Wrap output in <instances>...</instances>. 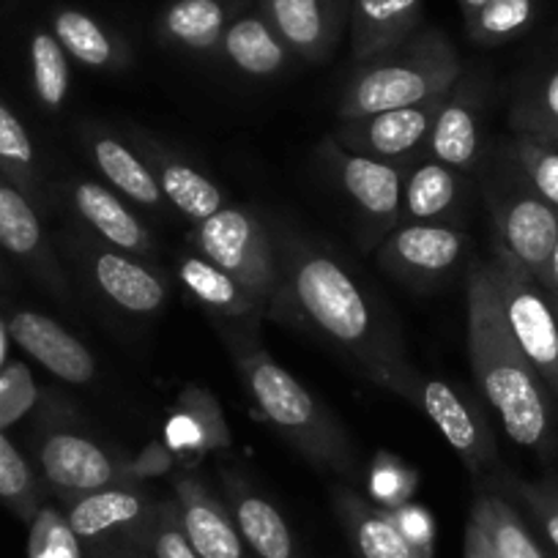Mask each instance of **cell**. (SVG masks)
Masks as SVG:
<instances>
[{
	"instance_id": "cell-1",
	"label": "cell",
	"mask_w": 558,
	"mask_h": 558,
	"mask_svg": "<svg viewBox=\"0 0 558 558\" xmlns=\"http://www.w3.org/2000/svg\"><path fill=\"white\" fill-rule=\"evenodd\" d=\"M279 263V307L304 320L324 340L340 348L373 384L418 405L422 375L413 369L400 331L362 279L326 246L299 233H274Z\"/></svg>"
},
{
	"instance_id": "cell-2",
	"label": "cell",
	"mask_w": 558,
	"mask_h": 558,
	"mask_svg": "<svg viewBox=\"0 0 558 558\" xmlns=\"http://www.w3.org/2000/svg\"><path fill=\"white\" fill-rule=\"evenodd\" d=\"M469 359L482 400L498 413L518 447L545 452L553 444L550 391L518 348L498 304L490 260H471L465 274Z\"/></svg>"
},
{
	"instance_id": "cell-3",
	"label": "cell",
	"mask_w": 558,
	"mask_h": 558,
	"mask_svg": "<svg viewBox=\"0 0 558 558\" xmlns=\"http://www.w3.org/2000/svg\"><path fill=\"white\" fill-rule=\"evenodd\" d=\"M233 364L255 402L257 413L286 438L313 469L335 474L351 485L362 476V463L340 418L288 373L260 342L250 335L228 337Z\"/></svg>"
},
{
	"instance_id": "cell-4",
	"label": "cell",
	"mask_w": 558,
	"mask_h": 558,
	"mask_svg": "<svg viewBox=\"0 0 558 558\" xmlns=\"http://www.w3.org/2000/svg\"><path fill=\"white\" fill-rule=\"evenodd\" d=\"M460 74L463 61L449 36L438 28H418L395 50L356 63L342 85L337 116L359 118L441 99Z\"/></svg>"
},
{
	"instance_id": "cell-5",
	"label": "cell",
	"mask_w": 558,
	"mask_h": 558,
	"mask_svg": "<svg viewBox=\"0 0 558 558\" xmlns=\"http://www.w3.org/2000/svg\"><path fill=\"white\" fill-rule=\"evenodd\" d=\"M190 246L217 263L252 293L263 313H271L279 293V263L271 228L244 206H225L214 217L192 225Z\"/></svg>"
},
{
	"instance_id": "cell-6",
	"label": "cell",
	"mask_w": 558,
	"mask_h": 558,
	"mask_svg": "<svg viewBox=\"0 0 558 558\" xmlns=\"http://www.w3.org/2000/svg\"><path fill=\"white\" fill-rule=\"evenodd\" d=\"M480 184L496 230V250L539 279L558 244V211L531 192L509 159L501 179L482 173Z\"/></svg>"
},
{
	"instance_id": "cell-7",
	"label": "cell",
	"mask_w": 558,
	"mask_h": 558,
	"mask_svg": "<svg viewBox=\"0 0 558 558\" xmlns=\"http://www.w3.org/2000/svg\"><path fill=\"white\" fill-rule=\"evenodd\" d=\"M490 263L509 335L514 337L547 391L558 397V315L553 293L504 252L496 250Z\"/></svg>"
},
{
	"instance_id": "cell-8",
	"label": "cell",
	"mask_w": 558,
	"mask_h": 558,
	"mask_svg": "<svg viewBox=\"0 0 558 558\" xmlns=\"http://www.w3.org/2000/svg\"><path fill=\"white\" fill-rule=\"evenodd\" d=\"M58 504L83 542L85 558H118L132 547H143L159 498L143 485H112Z\"/></svg>"
},
{
	"instance_id": "cell-9",
	"label": "cell",
	"mask_w": 558,
	"mask_h": 558,
	"mask_svg": "<svg viewBox=\"0 0 558 558\" xmlns=\"http://www.w3.org/2000/svg\"><path fill=\"white\" fill-rule=\"evenodd\" d=\"M471 235L449 225H397L375 246V260L386 274L416 291L441 286L465 263Z\"/></svg>"
},
{
	"instance_id": "cell-10",
	"label": "cell",
	"mask_w": 558,
	"mask_h": 558,
	"mask_svg": "<svg viewBox=\"0 0 558 558\" xmlns=\"http://www.w3.org/2000/svg\"><path fill=\"white\" fill-rule=\"evenodd\" d=\"M74 257L101 299L129 315H157L168 304L170 282L151 260L85 235L74 244Z\"/></svg>"
},
{
	"instance_id": "cell-11",
	"label": "cell",
	"mask_w": 558,
	"mask_h": 558,
	"mask_svg": "<svg viewBox=\"0 0 558 558\" xmlns=\"http://www.w3.org/2000/svg\"><path fill=\"white\" fill-rule=\"evenodd\" d=\"M36 463L58 501L112 485H140L129 476V458H116L96 438L69 427L41 430L36 438Z\"/></svg>"
},
{
	"instance_id": "cell-12",
	"label": "cell",
	"mask_w": 558,
	"mask_h": 558,
	"mask_svg": "<svg viewBox=\"0 0 558 558\" xmlns=\"http://www.w3.org/2000/svg\"><path fill=\"white\" fill-rule=\"evenodd\" d=\"M444 99L425 101V105L397 107V110L369 112L359 118H340L329 137L345 151L362 157L386 159V162H416L425 157V143L436 123Z\"/></svg>"
},
{
	"instance_id": "cell-13",
	"label": "cell",
	"mask_w": 558,
	"mask_h": 558,
	"mask_svg": "<svg viewBox=\"0 0 558 558\" xmlns=\"http://www.w3.org/2000/svg\"><path fill=\"white\" fill-rule=\"evenodd\" d=\"M320 157L326 159L340 190L369 228L386 235L400 225L405 162H386V159L345 151L331 137L320 143Z\"/></svg>"
},
{
	"instance_id": "cell-14",
	"label": "cell",
	"mask_w": 558,
	"mask_h": 558,
	"mask_svg": "<svg viewBox=\"0 0 558 558\" xmlns=\"http://www.w3.org/2000/svg\"><path fill=\"white\" fill-rule=\"evenodd\" d=\"M418 408L441 430V436L458 452L469 474L482 476L485 471L496 469L498 447L490 422H487L476 397L469 395L463 386L438 378H422Z\"/></svg>"
},
{
	"instance_id": "cell-15",
	"label": "cell",
	"mask_w": 558,
	"mask_h": 558,
	"mask_svg": "<svg viewBox=\"0 0 558 558\" xmlns=\"http://www.w3.org/2000/svg\"><path fill=\"white\" fill-rule=\"evenodd\" d=\"M0 252L17 260L58 299H69V279L56 255L36 203L0 173Z\"/></svg>"
},
{
	"instance_id": "cell-16",
	"label": "cell",
	"mask_w": 558,
	"mask_h": 558,
	"mask_svg": "<svg viewBox=\"0 0 558 558\" xmlns=\"http://www.w3.org/2000/svg\"><path fill=\"white\" fill-rule=\"evenodd\" d=\"M485 99H482V83L471 74L458 77L452 90L438 110L430 137L425 143V157L460 170V173L476 175L485 159Z\"/></svg>"
},
{
	"instance_id": "cell-17",
	"label": "cell",
	"mask_w": 558,
	"mask_h": 558,
	"mask_svg": "<svg viewBox=\"0 0 558 558\" xmlns=\"http://www.w3.org/2000/svg\"><path fill=\"white\" fill-rule=\"evenodd\" d=\"M474 175L447 168L430 157L408 165L402 181L400 225H449L463 228L474 201Z\"/></svg>"
},
{
	"instance_id": "cell-18",
	"label": "cell",
	"mask_w": 558,
	"mask_h": 558,
	"mask_svg": "<svg viewBox=\"0 0 558 558\" xmlns=\"http://www.w3.org/2000/svg\"><path fill=\"white\" fill-rule=\"evenodd\" d=\"M63 195H66L72 211L88 225L90 233L99 241L129 252V255L146 257V260L159 255V239L151 225L134 211L132 203L123 201L107 184L90 179H72L63 186Z\"/></svg>"
},
{
	"instance_id": "cell-19",
	"label": "cell",
	"mask_w": 558,
	"mask_h": 558,
	"mask_svg": "<svg viewBox=\"0 0 558 558\" xmlns=\"http://www.w3.org/2000/svg\"><path fill=\"white\" fill-rule=\"evenodd\" d=\"M80 140H83V148L88 154L90 165L96 168V173L123 201H129L137 208H146V211L159 214V217H165L170 211L168 201H165L148 162L143 159V154L137 148L129 146L126 140L116 137L105 126H83L80 129Z\"/></svg>"
},
{
	"instance_id": "cell-20",
	"label": "cell",
	"mask_w": 558,
	"mask_h": 558,
	"mask_svg": "<svg viewBox=\"0 0 558 558\" xmlns=\"http://www.w3.org/2000/svg\"><path fill=\"white\" fill-rule=\"evenodd\" d=\"M257 12L274 34L302 61L320 63L331 56L342 31V0H260Z\"/></svg>"
},
{
	"instance_id": "cell-21",
	"label": "cell",
	"mask_w": 558,
	"mask_h": 558,
	"mask_svg": "<svg viewBox=\"0 0 558 558\" xmlns=\"http://www.w3.org/2000/svg\"><path fill=\"white\" fill-rule=\"evenodd\" d=\"M173 501L181 529L203 558H246L244 539L233 523L228 504L219 501L201 480L181 474L173 480Z\"/></svg>"
},
{
	"instance_id": "cell-22",
	"label": "cell",
	"mask_w": 558,
	"mask_h": 558,
	"mask_svg": "<svg viewBox=\"0 0 558 558\" xmlns=\"http://www.w3.org/2000/svg\"><path fill=\"white\" fill-rule=\"evenodd\" d=\"M9 335L34 362L50 369L66 384H90L96 375V359L72 331L41 313L20 310L7 320Z\"/></svg>"
},
{
	"instance_id": "cell-23",
	"label": "cell",
	"mask_w": 558,
	"mask_h": 558,
	"mask_svg": "<svg viewBox=\"0 0 558 558\" xmlns=\"http://www.w3.org/2000/svg\"><path fill=\"white\" fill-rule=\"evenodd\" d=\"M335 512L359 558H433L405 536L391 509L375 507L351 485L335 487Z\"/></svg>"
},
{
	"instance_id": "cell-24",
	"label": "cell",
	"mask_w": 558,
	"mask_h": 558,
	"mask_svg": "<svg viewBox=\"0 0 558 558\" xmlns=\"http://www.w3.org/2000/svg\"><path fill=\"white\" fill-rule=\"evenodd\" d=\"M134 148L143 154V159L151 168L168 206L184 219H190L192 225L203 222V219L214 217L219 208H225V195L217 181L208 179L203 170L181 159L179 154L159 146L157 140L146 137V134H137V146Z\"/></svg>"
},
{
	"instance_id": "cell-25",
	"label": "cell",
	"mask_w": 558,
	"mask_h": 558,
	"mask_svg": "<svg viewBox=\"0 0 558 558\" xmlns=\"http://www.w3.org/2000/svg\"><path fill=\"white\" fill-rule=\"evenodd\" d=\"M222 485L235 529L252 558H302L291 525L266 496L235 474H225Z\"/></svg>"
},
{
	"instance_id": "cell-26",
	"label": "cell",
	"mask_w": 558,
	"mask_h": 558,
	"mask_svg": "<svg viewBox=\"0 0 558 558\" xmlns=\"http://www.w3.org/2000/svg\"><path fill=\"white\" fill-rule=\"evenodd\" d=\"M425 0H351V56L362 63L395 50L422 28Z\"/></svg>"
},
{
	"instance_id": "cell-27",
	"label": "cell",
	"mask_w": 558,
	"mask_h": 558,
	"mask_svg": "<svg viewBox=\"0 0 558 558\" xmlns=\"http://www.w3.org/2000/svg\"><path fill=\"white\" fill-rule=\"evenodd\" d=\"M239 9L241 0H170L157 20V34L179 50L214 52Z\"/></svg>"
},
{
	"instance_id": "cell-28",
	"label": "cell",
	"mask_w": 558,
	"mask_h": 558,
	"mask_svg": "<svg viewBox=\"0 0 558 558\" xmlns=\"http://www.w3.org/2000/svg\"><path fill=\"white\" fill-rule=\"evenodd\" d=\"M50 31L80 66L96 72H121L132 66L129 41L83 9H58L52 14Z\"/></svg>"
},
{
	"instance_id": "cell-29",
	"label": "cell",
	"mask_w": 558,
	"mask_h": 558,
	"mask_svg": "<svg viewBox=\"0 0 558 558\" xmlns=\"http://www.w3.org/2000/svg\"><path fill=\"white\" fill-rule=\"evenodd\" d=\"M175 274H179V282L186 288V293L201 307L219 315V318H255V315H263V307L252 299V293L241 286L239 279L230 277L225 268L203 257L201 252H181L175 257Z\"/></svg>"
},
{
	"instance_id": "cell-30",
	"label": "cell",
	"mask_w": 558,
	"mask_h": 558,
	"mask_svg": "<svg viewBox=\"0 0 558 558\" xmlns=\"http://www.w3.org/2000/svg\"><path fill=\"white\" fill-rule=\"evenodd\" d=\"M219 52L246 77H274L293 58L260 12L239 14L225 31Z\"/></svg>"
},
{
	"instance_id": "cell-31",
	"label": "cell",
	"mask_w": 558,
	"mask_h": 558,
	"mask_svg": "<svg viewBox=\"0 0 558 558\" xmlns=\"http://www.w3.org/2000/svg\"><path fill=\"white\" fill-rule=\"evenodd\" d=\"M471 520L482 529L501 558H547L518 509L496 493H480L471 507Z\"/></svg>"
},
{
	"instance_id": "cell-32",
	"label": "cell",
	"mask_w": 558,
	"mask_h": 558,
	"mask_svg": "<svg viewBox=\"0 0 558 558\" xmlns=\"http://www.w3.org/2000/svg\"><path fill=\"white\" fill-rule=\"evenodd\" d=\"M0 173L7 175L20 192H25L36 206L45 201V184H41L34 140L17 112L3 99H0Z\"/></svg>"
},
{
	"instance_id": "cell-33",
	"label": "cell",
	"mask_w": 558,
	"mask_h": 558,
	"mask_svg": "<svg viewBox=\"0 0 558 558\" xmlns=\"http://www.w3.org/2000/svg\"><path fill=\"white\" fill-rule=\"evenodd\" d=\"M31 83H34V96L47 112L63 110L69 99V85H72V69H69V56L56 39L52 31H34L31 36Z\"/></svg>"
},
{
	"instance_id": "cell-34",
	"label": "cell",
	"mask_w": 558,
	"mask_h": 558,
	"mask_svg": "<svg viewBox=\"0 0 558 558\" xmlns=\"http://www.w3.org/2000/svg\"><path fill=\"white\" fill-rule=\"evenodd\" d=\"M463 14L465 34L474 45L498 47L529 31L536 17V0H485Z\"/></svg>"
},
{
	"instance_id": "cell-35",
	"label": "cell",
	"mask_w": 558,
	"mask_h": 558,
	"mask_svg": "<svg viewBox=\"0 0 558 558\" xmlns=\"http://www.w3.org/2000/svg\"><path fill=\"white\" fill-rule=\"evenodd\" d=\"M509 162L536 197L558 211V146L534 134L514 132L504 146Z\"/></svg>"
},
{
	"instance_id": "cell-36",
	"label": "cell",
	"mask_w": 558,
	"mask_h": 558,
	"mask_svg": "<svg viewBox=\"0 0 558 558\" xmlns=\"http://www.w3.org/2000/svg\"><path fill=\"white\" fill-rule=\"evenodd\" d=\"M512 132L534 134L558 146V66L518 96L509 112Z\"/></svg>"
},
{
	"instance_id": "cell-37",
	"label": "cell",
	"mask_w": 558,
	"mask_h": 558,
	"mask_svg": "<svg viewBox=\"0 0 558 558\" xmlns=\"http://www.w3.org/2000/svg\"><path fill=\"white\" fill-rule=\"evenodd\" d=\"M0 501L25 523H31L45 504L41 501L39 476L34 474L23 452L3 433H0Z\"/></svg>"
},
{
	"instance_id": "cell-38",
	"label": "cell",
	"mask_w": 558,
	"mask_h": 558,
	"mask_svg": "<svg viewBox=\"0 0 558 558\" xmlns=\"http://www.w3.org/2000/svg\"><path fill=\"white\" fill-rule=\"evenodd\" d=\"M28 525V558H85L83 542L61 507L41 504Z\"/></svg>"
},
{
	"instance_id": "cell-39",
	"label": "cell",
	"mask_w": 558,
	"mask_h": 558,
	"mask_svg": "<svg viewBox=\"0 0 558 558\" xmlns=\"http://www.w3.org/2000/svg\"><path fill=\"white\" fill-rule=\"evenodd\" d=\"M143 547L151 558H203L195 547L186 539L184 529H181L179 509H175L173 498L159 501L157 514H154L151 525L146 531Z\"/></svg>"
},
{
	"instance_id": "cell-40",
	"label": "cell",
	"mask_w": 558,
	"mask_h": 558,
	"mask_svg": "<svg viewBox=\"0 0 558 558\" xmlns=\"http://www.w3.org/2000/svg\"><path fill=\"white\" fill-rule=\"evenodd\" d=\"M514 490L558 556V482H518Z\"/></svg>"
},
{
	"instance_id": "cell-41",
	"label": "cell",
	"mask_w": 558,
	"mask_h": 558,
	"mask_svg": "<svg viewBox=\"0 0 558 558\" xmlns=\"http://www.w3.org/2000/svg\"><path fill=\"white\" fill-rule=\"evenodd\" d=\"M181 408H184L186 422H195L192 433L197 436V441L203 447H217V444H228V430H225V422L219 416L217 400L203 391L190 389L181 397Z\"/></svg>"
},
{
	"instance_id": "cell-42",
	"label": "cell",
	"mask_w": 558,
	"mask_h": 558,
	"mask_svg": "<svg viewBox=\"0 0 558 558\" xmlns=\"http://www.w3.org/2000/svg\"><path fill=\"white\" fill-rule=\"evenodd\" d=\"M369 490L380 501H389V509L405 504L408 493H411V476L405 469L395 463V458L380 454L373 465V476H369Z\"/></svg>"
},
{
	"instance_id": "cell-43",
	"label": "cell",
	"mask_w": 558,
	"mask_h": 558,
	"mask_svg": "<svg viewBox=\"0 0 558 558\" xmlns=\"http://www.w3.org/2000/svg\"><path fill=\"white\" fill-rule=\"evenodd\" d=\"M170 469H173V454H170V449L159 441L148 444V449H143L140 454L129 458V476H132V482L170 474Z\"/></svg>"
},
{
	"instance_id": "cell-44",
	"label": "cell",
	"mask_w": 558,
	"mask_h": 558,
	"mask_svg": "<svg viewBox=\"0 0 558 558\" xmlns=\"http://www.w3.org/2000/svg\"><path fill=\"white\" fill-rule=\"evenodd\" d=\"M395 520L400 523V529L405 531V536L411 542H416L418 547H425V550H433V523L430 514L425 509L413 507V504H400V507L391 509Z\"/></svg>"
},
{
	"instance_id": "cell-45",
	"label": "cell",
	"mask_w": 558,
	"mask_h": 558,
	"mask_svg": "<svg viewBox=\"0 0 558 558\" xmlns=\"http://www.w3.org/2000/svg\"><path fill=\"white\" fill-rule=\"evenodd\" d=\"M463 558H501L496 550H493V545L487 542V536L482 534V529L471 518H469V525H465Z\"/></svg>"
},
{
	"instance_id": "cell-46",
	"label": "cell",
	"mask_w": 558,
	"mask_h": 558,
	"mask_svg": "<svg viewBox=\"0 0 558 558\" xmlns=\"http://www.w3.org/2000/svg\"><path fill=\"white\" fill-rule=\"evenodd\" d=\"M539 282L553 293V296L558 299V244H556V250H553L550 263H547V268H545V274L539 277Z\"/></svg>"
},
{
	"instance_id": "cell-47",
	"label": "cell",
	"mask_w": 558,
	"mask_h": 558,
	"mask_svg": "<svg viewBox=\"0 0 558 558\" xmlns=\"http://www.w3.org/2000/svg\"><path fill=\"white\" fill-rule=\"evenodd\" d=\"M12 286V271L7 268V263L0 260V288Z\"/></svg>"
},
{
	"instance_id": "cell-48",
	"label": "cell",
	"mask_w": 558,
	"mask_h": 558,
	"mask_svg": "<svg viewBox=\"0 0 558 558\" xmlns=\"http://www.w3.org/2000/svg\"><path fill=\"white\" fill-rule=\"evenodd\" d=\"M118 558H151L146 553V547H132V550H126V553H121V556Z\"/></svg>"
},
{
	"instance_id": "cell-49",
	"label": "cell",
	"mask_w": 558,
	"mask_h": 558,
	"mask_svg": "<svg viewBox=\"0 0 558 558\" xmlns=\"http://www.w3.org/2000/svg\"><path fill=\"white\" fill-rule=\"evenodd\" d=\"M482 3H485V0H460V7H463V12H469V9L482 7Z\"/></svg>"
},
{
	"instance_id": "cell-50",
	"label": "cell",
	"mask_w": 558,
	"mask_h": 558,
	"mask_svg": "<svg viewBox=\"0 0 558 558\" xmlns=\"http://www.w3.org/2000/svg\"><path fill=\"white\" fill-rule=\"evenodd\" d=\"M553 304H556V315H558V299L556 296H553Z\"/></svg>"
},
{
	"instance_id": "cell-51",
	"label": "cell",
	"mask_w": 558,
	"mask_h": 558,
	"mask_svg": "<svg viewBox=\"0 0 558 558\" xmlns=\"http://www.w3.org/2000/svg\"><path fill=\"white\" fill-rule=\"evenodd\" d=\"M547 558H558V556H556V553H547Z\"/></svg>"
},
{
	"instance_id": "cell-52",
	"label": "cell",
	"mask_w": 558,
	"mask_h": 558,
	"mask_svg": "<svg viewBox=\"0 0 558 558\" xmlns=\"http://www.w3.org/2000/svg\"><path fill=\"white\" fill-rule=\"evenodd\" d=\"M246 558H252V556H246Z\"/></svg>"
}]
</instances>
